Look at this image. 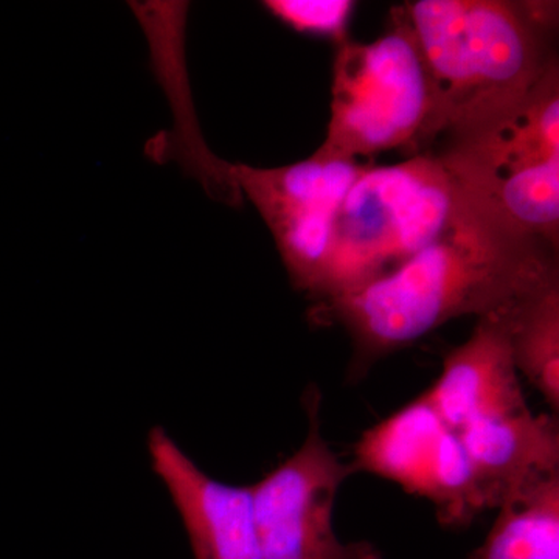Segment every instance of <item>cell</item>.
Here are the masks:
<instances>
[{
  "label": "cell",
  "mask_w": 559,
  "mask_h": 559,
  "mask_svg": "<svg viewBox=\"0 0 559 559\" xmlns=\"http://www.w3.org/2000/svg\"><path fill=\"white\" fill-rule=\"evenodd\" d=\"M557 285L558 250L518 234L466 198L462 215L439 240L392 274L323 301L318 318L347 331L348 377L358 381L385 356L452 319L484 318Z\"/></svg>",
  "instance_id": "obj_1"
},
{
  "label": "cell",
  "mask_w": 559,
  "mask_h": 559,
  "mask_svg": "<svg viewBox=\"0 0 559 559\" xmlns=\"http://www.w3.org/2000/svg\"><path fill=\"white\" fill-rule=\"evenodd\" d=\"M400 9L433 87L432 117L417 154L518 100L558 62V2L417 0Z\"/></svg>",
  "instance_id": "obj_2"
},
{
  "label": "cell",
  "mask_w": 559,
  "mask_h": 559,
  "mask_svg": "<svg viewBox=\"0 0 559 559\" xmlns=\"http://www.w3.org/2000/svg\"><path fill=\"white\" fill-rule=\"evenodd\" d=\"M439 157L471 202L507 227L559 250V68L518 100L455 128Z\"/></svg>",
  "instance_id": "obj_3"
},
{
  "label": "cell",
  "mask_w": 559,
  "mask_h": 559,
  "mask_svg": "<svg viewBox=\"0 0 559 559\" xmlns=\"http://www.w3.org/2000/svg\"><path fill=\"white\" fill-rule=\"evenodd\" d=\"M466 198L433 154L366 165L342 201L329 272L314 300L385 277L450 230Z\"/></svg>",
  "instance_id": "obj_4"
},
{
  "label": "cell",
  "mask_w": 559,
  "mask_h": 559,
  "mask_svg": "<svg viewBox=\"0 0 559 559\" xmlns=\"http://www.w3.org/2000/svg\"><path fill=\"white\" fill-rule=\"evenodd\" d=\"M333 100L320 148L358 160L389 150L415 156L433 109L429 70L403 11L373 43L345 40L333 66Z\"/></svg>",
  "instance_id": "obj_5"
},
{
  "label": "cell",
  "mask_w": 559,
  "mask_h": 559,
  "mask_svg": "<svg viewBox=\"0 0 559 559\" xmlns=\"http://www.w3.org/2000/svg\"><path fill=\"white\" fill-rule=\"evenodd\" d=\"M308 433L299 450L250 485L261 559H384L367 540L345 543L334 528L337 492L353 471L320 429V392L307 390Z\"/></svg>",
  "instance_id": "obj_6"
},
{
  "label": "cell",
  "mask_w": 559,
  "mask_h": 559,
  "mask_svg": "<svg viewBox=\"0 0 559 559\" xmlns=\"http://www.w3.org/2000/svg\"><path fill=\"white\" fill-rule=\"evenodd\" d=\"M364 167L323 148L283 167L229 164L242 201L255 205L274 237L290 285L311 299L318 297L329 272L337 212Z\"/></svg>",
  "instance_id": "obj_7"
},
{
  "label": "cell",
  "mask_w": 559,
  "mask_h": 559,
  "mask_svg": "<svg viewBox=\"0 0 559 559\" xmlns=\"http://www.w3.org/2000/svg\"><path fill=\"white\" fill-rule=\"evenodd\" d=\"M349 465L428 500L443 527H469L487 511L457 432L425 393L367 429Z\"/></svg>",
  "instance_id": "obj_8"
},
{
  "label": "cell",
  "mask_w": 559,
  "mask_h": 559,
  "mask_svg": "<svg viewBox=\"0 0 559 559\" xmlns=\"http://www.w3.org/2000/svg\"><path fill=\"white\" fill-rule=\"evenodd\" d=\"M151 469L178 511L194 559H261L250 485L215 479L167 429L148 433Z\"/></svg>",
  "instance_id": "obj_9"
},
{
  "label": "cell",
  "mask_w": 559,
  "mask_h": 559,
  "mask_svg": "<svg viewBox=\"0 0 559 559\" xmlns=\"http://www.w3.org/2000/svg\"><path fill=\"white\" fill-rule=\"evenodd\" d=\"M423 393L455 432L530 409L503 310L477 319L468 341L448 353L440 377Z\"/></svg>",
  "instance_id": "obj_10"
},
{
  "label": "cell",
  "mask_w": 559,
  "mask_h": 559,
  "mask_svg": "<svg viewBox=\"0 0 559 559\" xmlns=\"http://www.w3.org/2000/svg\"><path fill=\"white\" fill-rule=\"evenodd\" d=\"M487 510L539 474L559 471V421L532 411L466 426L457 432Z\"/></svg>",
  "instance_id": "obj_11"
},
{
  "label": "cell",
  "mask_w": 559,
  "mask_h": 559,
  "mask_svg": "<svg viewBox=\"0 0 559 559\" xmlns=\"http://www.w3.org/2000/svg\"><path fill=\"white\" fill-rule=\"evenodd\" d=\"M496 510L487 538L466 559H559V471L524 481Z\"/></svg>",
  "instance_id": "obj_12"
},
{
  "label": "cell",
  "mask_w": 559,
  "mask_h": 559,
  "mask_svg": "<svg viewBox=\"0 0 559 559\" xmlns=\"http://www.w3.org/2000/svg\"><path fill=\"white\" fill-rule=\"evenodd\" d=\"M511 356L551 414L559 412V285L503 310Z\"/></svg>",
  "instance_id": "obj_13"
},
{
  "label": "cell",
  "mask_w": 559,
  "mask_h": 559,
  "mask_svg": "<svg viewBox=\"0 0 559 559\" xmlns=\"http://www.w3.org/2000/svg\"><path fill=\"white\" fill-rule=\"evenodd\" d=\"M264 9L294 32L325 36L340 44L348 40L352 0H266Z\"/></svg>",
  "instance_id": "obj_14"
}]
</instances>
